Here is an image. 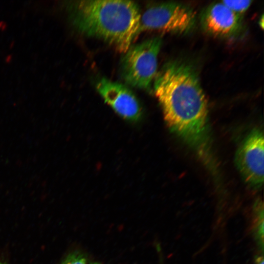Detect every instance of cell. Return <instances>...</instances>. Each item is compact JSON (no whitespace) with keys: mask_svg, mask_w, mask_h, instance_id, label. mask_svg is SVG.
<instances>
[{"mask_svg":"<svg viewBox=\"0 0 264 264\" xmlns=\"http://www.w3.org/2000/svg\"><path fill=\"white\" fill-rule=\"evenodd\" d=\"M154 89L169 128L199 154H208L207 101L194 67L181 60L168 62Z\"/></svg>","mask_w":264,"mask_h":264,"instance_id":"1","label":"cell"},{"mask_svg":"<svg viewBox=\"0 0 264 264\" xmlns=\"http://www.w3.org/2000/svg\"><path fill=\"white\" fill-rule=\"evenodd\" d=\"M73 25L125 53L140 32L138 5L128 0H76L68 4Z\"/></svg>","mask_w":264,"mask_h":264,"instance_id":"2","label":"cell"},{"mask_svg":"<svg viewBox=\"0 0 264 264\" xmlns=\"http://www.w3.org/2000/svg\"><path fill=\"white\" fill-rule=\"evenodd\" d=\"M162 39L155 37L131 45L121 61L122 77L128 85L150 90L157 72L158 56Z\"/></svg>","mask_w":264,"mask_h":264,"instance_id":"3","label":"cell"},{"mask_svg":"<svg viewBox=\"0 0 264 264\" xmlns=\"http://www.w3.org/2000/svg\"><path fill=\"white\" fill-rule=\"evenodd\" d=\"M197 25L195 12L189 6L173 1L154 4L141 15L140 32L155 30L178 35L193 32Z\"/></svg>","mask_w":264,"mask_h":264,"instance_id":"4","label":"cell"},{"mask_svg":"<svg viewBox=\"0 0 264 264\" xmlns=\"http://www.w3.org/2000/svg\"><path fill=\"white\" fill-rule=\"evenodd\" d=\"M264 142L263 132L255 129L244 138L235 155V163L242 176L256 188L264 183Z\"/></svg>","mask_w":264,"mask_h":264,"instance_id":"5","label":"cell"},{"mask_svg":"<svg viewBox=\"0 0 264 264\" xmlns=\"http://www.w3.org/2000/svg\"><path fill=\"white\" fill-rule=\"evenodd\" d=\"M200 22L206 33L225 39L241 37L245 28L242 16L221 1L213 2L204 9L200 16Z\"/></svg>","mask_w":264,"mask_h":264,"instance_id":"6","label":"cell"},{"mask_svg":"<svg viewBox=\"0 0 264 264\" xmlns=\"http://www.w3.org/2000/svg\"><path fill=\"white\" fill-rule=\"evenodd\" d=\"M96 88L105 101L121 117L132 121L140 119L142 113L141 106L128 87L103 78L97 82Z\"/></svg>","mask_w":264,"mask_h":264,"instance_id":"7","label":"cell"},{"mask_svg":"<svg viewBox=\"0 0 264 264\" xmlns=\"http://www.w3.org/2000/svg\"><path fill=\"white\" fill-rule=\"evenodd\" d=\"M254 232L259 246L264 249V207L263 202L257 201L254 206Z\"/></svg>","mask_w":264,"mask_h":264,"instance_id":"8","label":"cell"},{"mask_svg":"<svg viewBox=\"0 0 264 264\" xmlns=\"http://www.w3.org/2000/svg\"><path fill=\"white\" fill-rule=\"evenodd\" d=\"M224 5L237 14L242 16L250 6L252 0H222Z\"/></svg>","mask_w":264,"mask_h":264,"instance_id":"9","label":"cell"},{"mask_svg":"<svg viewBox=\"0 0 264 264\" xmlns=\"http://www.w3.org/2000/svg\"><path fill=\"white\" fill-rule=\"evenodd\" d=\"M61 264H87V260L84 254L76 251L69 253Z\"/></svg>","mask_w":264,"mask_h":264,"instance_id":"10","label":"cell"},{"mask_svg":"<svg viewBox=\"0 0 264 264\" xmlns=\"http://www.w3.org/2000/svg\"><path fill=\"white\" fill-rule=\"evenodd\" d=\"M255 264H264L263 255H260L256 257Z\"/></svg>","mask_w":264,"mask_h":264,"instance_id":"11","label":"cell"},{"mask_svg":"<svg viewBox=\"0 0 264 264\" xmlns=\"http://www.w3.org/2000/svg\"><path fill=\"white\" fill-rule=\"evenodd\" d=\"M0 264H5V263H2V262H0Z\"/></svg>","mask_w":264,"mask_h":264,"instance_id":"12","label":"cell"},{"mask_svg":"<svg viewBox=\"0 0 264 264\" xmlns=\"http://www.w3.org/2000/svg\"><path fill=\"white\" fill-rule=\"evenodd\" d=\"M99 264L98 263H92V264Z\"/></svg>","mask_w":264,"mask_h":264,"instance_id":"13","label":"cell"}]
</instances>
